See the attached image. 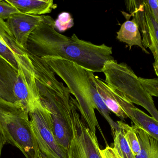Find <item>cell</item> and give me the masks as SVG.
Wrapping results in <instances>:
<instances>
[{"label":"cell","instance_id":"1","mask_svg":"<svg viewBox=\"0 0 158 158\" xmlns=\"http://www.w3.org/2000/svg\"><path fill=\"white\" fill-rule=\"evenodd\" d=\"M55 24V20L46 21L35 28L28 40V52L40 58H61L94 72H102L105 64L114 60L112 47L81 40L76 34L63 35L56 30Z\"/></svg>","mask_w":158,"mask_h":158},{"label":"cell","instance_id":"2","mask_svg":"<svg viewBox=\"0 0 158 158\" xmlns=\"http://www.w3.org/2000/svg\"><path fill=\"white\" fill-rule=\"evenodd\" d=\"M65 83L70 93L74 96L81 117L90 130L96 134V128L107 142L98 124L95 113L98 110L108 122L112 133L118 128L117 122L110 117V111L98 92L94 81V72L77 63L56 57L42 58Z\"/></svg>","mask_w":158,"mask_h":158},{"label":"cell","instance_id":"3","mask_svg":"<svg viewBox=\"0 0 158 158\" xmlns=\"http://www.w3.org/2000/svg\"><path fill=\"white\" fill-rule=\"evenodd\" d=\"M0 131L6 143L17 147L26 158H42L28 111L23 106L0 98Z\"/></svg>","mask_w":158,"mask_h":158},{"label":"cell","instance_id":"4","mask_svg":"<svg viewBox=\"0 0 158 158\" xmlns=\"http://www.w3.org/2000/svg\"><path fill=\"white\" fill-rule=\"evenodd\" d=\"M102 72L108 85L122 93L133 104L143 107L158 122V110L153 97L145 91L139 77L127 64L114 59L105 64Z\"/></svg>","mask_w":158,"mask_h":158},{"label":"cell","instance_id":"5","mask_svg":"<svg viewBox=\"0 0 158 158\" xmlns=\"http://www.w3.org/2000/svg\"><path fill=\"white\" fill-rule=\"evenodd\" d=\"M31 125L42 158H68L57 143L53 131L51 113L41 103L29 112Z\"/></svg>","mask_w":158,"mask_h":158},{"label":"cell","instance_id":"6","mask_svg":"<svg viewBox=\"0 0 158 158\" xmlns=\"http://www.w3.org/2000/svg\"><path fill=\"white\" fill-rule=\"evenodd\" d=\"M76 99L71 107L72 140L68 151V158H102L96 134L88 128L80 117Z\"/></svg>","mask_w":158,"mask_h":158},{"label":"cell","instance_id":"7","mask_svg":"<svg viewBox=\"0 0 158 158\" xmlns=\"http://www.w3.org/2000/svg\"><path fill=\"white\" fill-rule=\"evenodd\" d=\"M127 10L137 23L142 37L143 45L152 52L155 62L154 70L158 78V24L153 17L145 0L125 2Z\"/></svg>","mask_w":158,"mask_h":158},{"label":"cell","instance_id":"8","mask_svg":"<svg viewBox=\"0 0 158 158\" xmlns=\"http://www.w3.org/2000/svg\"><path fill=\"white\" fill-rule=\"evenodd\" d=\"M18 74L14 87L16 104L23 106L29 112L42 103L35 79L34 68L27 54L17 59Z\"/></svg>","mask_w":158,"mask_h":158},{"label":"cell","instance_id":"9","mask_svg":"<svg viewBox=\"0 0 158 158\" xmlns=\"http://www.w3.org/2000/svg\"><path fill=\"white\" fill-rule=\"evenodd\" d=\"M53 19L49 15H33L19 13L11 15L6 24L16 41L27 50V41L31 32L43 22L51 21Z\"/></svg>","mask_w":158,"mask_h":158},{"label":"cell","instance_id":"10","mask_svg":"<svg viewBox=\"0 0 158 158\" xmlns=\"http://www.w3.org/2000/svg\"><path fill=\"white\" fill-rule=\"evenodd\" d=\"M94 81L98 92L109 110L123 120L128 118L125 110L131 101L122 93L110 87L97 76H95Z\"/></svg>","mask_w":158,"mask_h":158},{"label":"cell","instance_id":"11","mask_svg":"<svg viewBox=\"0 0 158 158\" xmlns=\"http://www.w3.org/2000/svg\"><path fill=\"white\" fill-rule=\"evenodd\" d=\"M27 51L16 41L6 21L0 19V55L18 70L16 59L27 55Z\"/></svg>","mask_w":158,"mask_h":158},{"label":"cell","instance_id":"12","mask_svg":"<svg viewBox=\"0 0 158 158\" xmlns=\"http://www.w3.org/2000/svg\"><path fill=\"white\" fill-rule=\"evenodd\" d=\"M18 70L0 55V98L10 103H16L14 87Z\"/></svg>","mask_w":158,"mask_h":158},{"label":"cell","instance_id":"13","mask_svg":"<svg viewBox=\"0 0 158 158\" xmlns=\"http://www.w3.org/2000/svg\"><path fill=\"white\" fill-rule=\"evenodd\" d=\"M21 14L44 15L57 7L53 0H6Z\"/></svg>","mask_w":158,"mask_h":158},{"label":"cell","instance_id":"14","mask_svg":"<svg viewBox=\"0 0 158 158\" xmlns=\"http://www.w3.org/2000/svg\"><path fill=\"white\" fill-rule=\"evenodd\" d=\"M128 118L131 120L134 125L141 128L151 137L158 141V122L148 116L134 105L127 112Z\"/></svg>","mask_w":158,"mask_h":158},{"label":"cell","instance_id":"15","mask_svg":"<svg viewBox=\"0 0 158 158\" xmlns=\"http://www.w3.org/2000/svg\"><path fill=\"white\" fill-rule=\"evenodd\" d=\"M117 39L122 42L128 45L130 49L134 45L139 46L144 53L149 54L144 47L142 37L137 23L132 20H127L121 26L117 32Z\"/></svg>","mask_w":158,"mask_h":158},{"label":"cell","instance_id":"16","mask_svg":"<svg viewBox=\"0 0 158 158\" xmlns=\"http://www.w3.org/2000/svg\"><path fill=\"white\" fill-rule=\"evenodd\" d=\"M114 148L123 158H136L125 138L121 128H118L113 133Z\"/></svg>","mask_w":158,"mask_h":158},{"label":"cell","instance_id":"17","mask_svg":"<svg viewBox=\"0 0 158 158\" xmlns=\"http://www.w3.org/2000/svg\"><path fill=\"white\" fill-rule=\"evenodd\" d=\"M117 123L118 126L123 130L124 136L131 149L132 152L136 157L141 150V146L135 131L132 127H131L123 122L118 121Z\"/></svg>","mask_w":158,"mask_h":158},{"label":"cell","instance_id":"18","mask_svg":"<svg viewBox=\"0 0 158 158\" xmlns=\"http://www.w3.org/2000/svg\"><path fill=\"white\" fill-rule=\"evenodd\" d=\"M74 24V19L71 15L68 12H63L56 20L55 27L58 31L63 32L72 28Z\"/></svg>","mask_w":158,"mask_h":158},{"label":"cell","instance_id":"19","mask_svg":"<svg viewBox=\"0 0 158 158\" xmlns=\"http://www.w3.org/2000/svg\"><path fill=\"white\" fill-rule=\"evenodd\" d=\"M141 85L151 96L158 97V78L146 79L139 77Z\"/></svg>","mask_w":158,"mask_h":158},{"label":"cell","instance_id":"20","mask_svg":"<svg viewBox=\"0 0 158 158\" xmlns=\"http://www.w3.org/2000/svg\"><path fill=\"white\" fill-rule=\"evenodd\" d=\"M20 13L15 7L10 4L6 0H0V19H7L11 15Z\"/></svg>","mask_w":158,"mask_h":158},{"label":"cell","instance_id":"21","mask_svg":"<svg viewBox=\"0 0 158 158\" xmlns=\"http://www.w3.org/2000/svg\"><path fill=\"white\" fill-rule=\"evenodd\" d=\"M100 153L102 158H123L114 147L109 146H107L105 149L100 150Z\"/></svg>","mask_w":158,"mask_h":158},{"label":"cell","instance_id":"22","mask_svg":"<svg viewBox=\"0 0 158 158\" xmlns=\"http://www.w3.org/2000/svg\"><path fill=\"white\" fill-rule=\"evenodd\" d=\"M6 143V141L2 135V133L0 131V158H1V155H2V150L4 146Z\"/></svg>","mask_w":158,"mask_h":158}]
</instances>
